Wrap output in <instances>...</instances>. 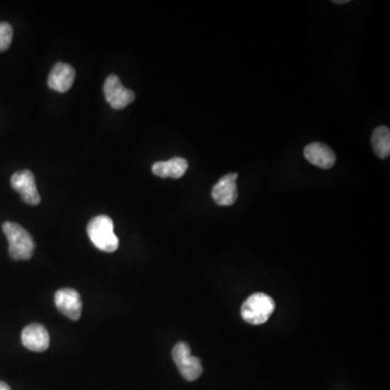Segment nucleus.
<instances>
[{"label":"nucleus","instance_id":"obj_5","mask_svg":"<svg viewBox=\"0 0 390 390\" xmlns=\"http://www.w3.org/2000/svg\"><path fill=\"white\" fill-rule=\"evenodd\" d=\"M103 91L106 101L115 110L125 109L134 100V91L124 87L118 76L114 74L104 81Z\"/></svg>","mask_w":390,"mask_h":390},{"label":"nucleus","instance_id":"obj_7","mask_svg":"<svg viewBox=\"0 0 390 390\" xmlns=\"http://www.w3.org/2000/svg\"><path fill=\"white\" fill-rule=\"evenodd\" d=\"M55 304L61 314L73 321H77L81 318L83 304H81V295L75 289H59L55 295Z\"/></svg>","mask_w":390,"mask_h":390},{"label":"nucleus","instance_id":"obj_15","mask_svg":"<svg viewBox=\"0 0 390 390\" xmlns=\"http://www.w3.org/2000/svg\"><path fill=\"white\" fill-rule=\"evenodd\" d=\"M0 390H11L10 386L8 384L4 383V382H0Z\"/></svg>","mask_w":390,"mask_h":390},{"label":"nucleus","instance_id":"obj_1","mask_svg":"<svg viewBox=\"0 0 390 390\" xmlns=\"http://www.w3.org/2000/svg\"><path fill=\"white\" fill-rule=\"evenodd\" d=\"M87 234L98 250L106 253L115 252L120 245L114 234V224L109 216L100 215L93 218L87 226Z\"/></svg>","mask_w":390,"mask_h":390},{"label":"nucleus","instance_id":"obj_16","mask_svg":"<svg viewBox=\"0 0 390 390\" xmlns=\"http://www.w3.org/2000/svg\"><path fill=\"white\" fill-rule=\"evenodd\" d=\"M334 4H348L349 0H340V1H338V0H335V1H333Z\"/></svg>","mask_w":390,"mask_h":390},{"label":"nucleus","instance_id":"obj_8","mask_svg":"<svg viewBox=\"0 0 390 390\" xmlns=\"http://www.w3.org/2000/svg\"><path fill=\"white\" fill-rule=\"evenodd\" d=\"M238 173H228L219 179L212 190V197L219 206H231L238 200Z\"/></svg>","mask_w":390,"mask_h":390},{"label":"nucleus","instance_id":"obj_10","mask_svg":"<svg viewBox=\"0 0 390 390\" xmlns=\"http://www.w3.org/2000/svg\"><path fill=\"white\" fill-rule=\"evenodd\" d=\"M304 155L310 164L322 169H330L336 163L334 151L321 142L308 144L304 150Z\"/></svg>","mask_w":390,"mask_h":390},{"label":"nucleus","instance_id":"obj_12","mask_svg":"<svg viewBox=\"0 0 390 390\" xmlns=\"http://www.w3.org/2000/svg\"><path fill=\"white\" fill-rule=\"evenodd\" d=\"M187 161L181 157H173V159L166 161V162H156L152 166V171L157 177L161 178H173L179 179L187 173Z\"/></svg>","mask_w":390,"mask_h":390},{"label":"nucleus","instance_id":"obj_4","mask_svg":"<svg viewBox=\"0 0 390 390\" xmlns=\"http://www.w3.org/2000/svg\"><path fill=\"white\" fill-rule=\"evenodd\" d=\"M173 359L180 374L187 381H197L203 373L201 360L197 357L192 356L191 349L187 343L176 344L173 349Z\"/></svg>","mask_w":390,"mask_h":390},{"label":"nucleus","instance_id":"obj_9","mask_svg":"<svg viewBox=\"0 0 390 390\" xmlns=\"http://www.w3.org/2000/svg\"><path fill=\"white\" fill-rule=\"evenodd\" d=\"M21 340L25 348L35 352L46 351L50 344L48 331L44 326L38 323L25 326L22 332Z\"/></svg>","mask_w":390,"mask_h":390},{"label":"nucleus","instance_id":"obj_14","mask_svg":"<svg viewBox=\"0 0 390 390\" xmlns=\"http://www.w3.org/2000/svg\"><path fill=\"white\" fill-rule=\"evenodd\" d=\"M13 30L7 22H0V52L7 50L12 42Z\"/></svg>","mask_w":390,"mask_h":390},{"label":"nucleus","instance_id":"obj_2","mask_svg":"<svg viewBox=\"0 0 390 390\" xmlns=\"http://www.w3.org/2000/svg\"><path fill=\"white\" fill-rule=\"evenodd\" d=\"M3 230L9 242V254L12 259L28 260L32 258L35 242L23 226L16 222H7L3 224Z\"/></svg>","mask_w":390,"mask_h":390},{"label":"nucleus","instance_id":"obj_3","mask_svg":"<svg viewBox=\"0 0 390 390\" xmlns=\"http://www.w3.org/2000/svg\"><path fill=\"white\" fill-rule=\"evenodd\" d=\"M275 308V300L270 296L265 293H255L245 300L241 314L247 323L260 326L268 321Z\"/></svg>","mask_w":390,"mask_h":390},{"label":"nucleus","instance_id":"obj_6","mask_svg":"<svg viewBox=\"0 0 390 390\" xmlns=\"http://www.w3.org/2000/svg\"><path fill=\"white\" fill-rule=\"evenodd\" d=\"M11 187L19 192L22 201L28 205H38L40 203V195L38 193V185L35 183V177L32 171H16L11 177Z\"/></svg>","mask_w":390,"mask_h":390},{"label":"nucleus","instance_id":"obj_13","mask_svg":"<svg viewBox=\"0 0 390 390\" xmlns=\"http://www.w3.org/2000/svg\"><path fill=\"white\" fill-rule=\"evenodd\" d=\"M372 146L379 159H387L390 155V130L386 126L375 128L372 134Z\"/></svg>","mask_w":390,"mask_h":390},{"label":"nucleus","instance_id":"obj_11","mask_svg":"<svg viewBox=\"0 0 390 390\" xmlns=\"http://www.w3.org/2000/svg\"><path fill=\"white\" fill-rule=\"evenodd\" d=\"M75 79V69L67 63L59 62L51 69L48 86L52 91L67 93L72 88Z\"/></svg>","mask_w":390,"mask_h":390}]
</instances>
